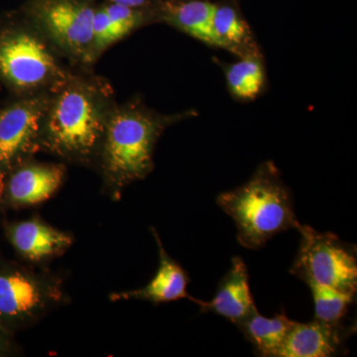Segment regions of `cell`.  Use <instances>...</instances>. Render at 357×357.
Segmentation results:
<instances>
[{
    "label": "cell",
    "mask_w": 357,
    "mask_h": 357,
    "mask_svg": "<svg viewBox=\"0 0 357 357\" xmlns=\"http://www.w3.org/2000/svg\"><path fill=\"white\" fill-rule=\"evenodd\" d=\"M217 203L236 222L238 243L252 250L300 225L290 192L270 165L260 169L245 185L220 194Z\"/></svg>",
    "instance_id": "6da1fadb"
},
{
    "label": "cell",
    "mask_w": 357,
    "mask_h": 357,
    "mask_svg": "<svg viewBox=\"0 0 357 357\" xmlns=\"http://www.w3.org/2000/svg\"><path fill=\"white\" fill-rule=\"evenodd\" d=\"M301 243L290 272L305 283H316L356 296V250L331 232L298 225Z\"/></svg>",
    "instance_id": "7a4b0ae2"
},
{
    "label": "cell",
    "mask_w": 357,
    "mask_h": 357,
    "mask_svg": "<svg viewBox=\"0 0 357 357\" xmlns=\"http://www.w3.org/2000/svg\"><path fill=\"white\" fill-rule=\"evenodd\" d=\"M157 126L137 112L115 115L107 131V160L110 172L121 181L146 175L152 165Z\"/></svg>",
    "instance_id": "3957f363"
},
{
    "label": "cell",
    "mask_w": 357,
    "mask_h": 357,
    "mask_svg": "<svg viewBox=\"0 0 357 357\" xmlns=\"http://www.w3.org/2000/svg\"><path fill=\"white\" fill-rule=\"evenodd\" d=\"M102 131L96 103L82 89H69L59 98L52 110L49 133L54 144L68 152H88Z\"/></svg>",
    "instance_id": "277c9868"
},
{
    "label": "cell",
    "mask_w": 357,
    "mask_h": 357,
    "mask_svg": "<svg viewBox=\"0 0 357 357\" xmlns=\"http://www.w3.org/2000/svg\"><path fill=\"white\" fill-rule=\"evenodd\" d=\"M29 13L67 50L82 56L93 48L91 0H33Z\"/></svg>",
    "instance_id": "5b68a950"
},
{
    "label": "cell",
    "mask_w": 357,
    "mask_h": 357,
    "mask_svg": "<svg viewBox=\"0 0 357 357\" xmlns=\"http://www.w3.org/2000/svg\"><path fill=\"white\" fill-rule=\"evenodd\" d=\"M57 72L55 61L38 39L17 33L0 41V73L16 86L35 88Z\"/></svg>",
    "instance_id": "8992f818"
},
{
    "label": "cell",
    "mask_w": 357,
    "mask_h": 357,
    "mask_svg": "<svg viewBox=\"0 0 357 357\" xmlns=\"http://www.w3.org/2000/svg\"><path fill=\"white\" fill-rule=\"evenodd\" d=\"M191 301L202 312H213L236 326L257 311L249 286L248 268L241 257L232 258L231 266L220 281L213 299L206 302L192 297Z\"/></svg>",
    "instance_id": "52a82bcc"
},
{
    "label": "cell",
    "mask_w": 357,
    "mask_h": 357,
    "mask_svg": "<svg viewBox=\"0 0 357 357\" xmlns=\"http://www.w3.org/2000/svg\"><path fill=\"white\" fill-rule=\"evenodd\" d=\"M53 297L52 289L35 277L20 271L0 273V317L33 318Z\"/></svg>",
    "instance_id": "ba28073f"
},
{
    "label": "cell",
    "mask_w": 357,
    "mask_h": 357,
    "mask_svg": "<svg viewBox=\"0 0 357 357\" xmlns=\"http://www.w3.org/2000/svg\"><path fill=\"white\" fill-rule=\"evenodd\" d=\"M347 330L314 319L309 323L295 321L277 357H328L337 354Z\"/></svg>",
    "instance_id": "9c48e42d"
},
{
    "label": "cell",
    "mask_w": 357,
    "mask_h": 357,
    "mask_svg": "<svg viewBox=\"0 0 357 357\" xmlns=\"http://www.w3.org/2000/svg\"><path fill=\"white\" fill-rule=\"evenodd\" d=\"M153 232L160 253L159 267L153 279L144 288L114 294L112 296V300L140 299L153 303H165L181 299H192V296L188 293V274L177 262L174 261L167 255L158 234L156 231Z\"/></svg>",
    "instance_id": "30bf717a"
},
{
    "label": "cell",
    "mask_w": 357,
    "mask_h": 357,
    "mask_svg": "<svg viewBox=\"0 0 357 357\" xmlns=\"http://www.w3.org/2000/svg\"><path fill=\"white\" fill-rule=\"evenodd\" d=\"M42 112L35 102L10 107L0 115V162L11 161L31 143Z\"/></svg>",
    "instance_id": "8fae6325"
},
{
    "label": "cell",
    "mask_w": 357,
    "mask_h": 357,
    "mask_svg": "<svg viewBox=\"0 0 357 357\" xmlns=\"http://www.w3.org/2000/svg\"><path fill=\"white\" fill-rule=\"evenodd\" d=\"M10 237L16 249L32 260L57 255L72 243V238L67 234L37 220L14 225Z\"/></svg>",
    "instance_id": "7c38bea8"
},
{
    "label": "cell",
    "mask_w": 357,
    "mask_h": 357,
    "mask_svg": "<svg viewBox=\"0 0 357 357\" xmlns=\"http://www.w3.org/2000/svg\"><path fill=\"white\" fill-rule=\"evenodd\" d=\"M63 177L64 173L58 167H26L11 178L9 195L13 201L17 204L41 203L57 191Z\"/></svg>",
    "instance_id": "4fadbf2b"
},
{
    "label": "cell",
    "mask_w": 357,
    "mask_h": 357,
    "mask_svg": "<svg viewBox=\"0 0 357 357\" xmlns=\"http://www.w3.org/2000/svg\"><path fill=\"white\" fill-rule=\"evenodd\" d=\"M294 323L285 312H280L273 318H265L257 310L236 326L255 347L258 356L277 357Z\"/></svg>",
    "instance_id": "5bb4252c"
},
{
    "label": "cell",
    "mask_w": 357,
    "mask_h": 357,
    "mask_svg": "<svg viewBox=\"0 0 357 357\" xmlns=\"http://www.w3.org/2000/svg\"><path fill=\"white\" fill-rule=\"evenodd\" d=\"M215 6L206 1H189L168 4L166 13L174 24L195 38L211 45L222 47L213 30V17Z\"/></svg>",
    "instance_id": "9a60e30c"
},
{
    "label": "cell",
    "mask_w": 357,
    "mask_h": 357,
    "mask_svg": "<svg viewBox=\"0 0 357 357\" xmlns=\"http://www.w3.org/2000/svg\"><path fill=\"white\" fill-rule=\"evenodd\" d=\"M307 285L311 289L314 300V319L331 325H340L354 302V296L316 283Z\"/></svg>",
    "instance_id": "2e32d148"
},
{
    "label": "cell",
    "mask_w": 357,
    "mask_h": 357,
    "mask_svg": "<svg viewBox=\"0 0 357 357\" xmlns=\"http://www.w3.org/2000/svg\"><path fill=\"white\" fill-rule=\"evenodd\" d=\"M227 81L232 93L238 98H255L264 83L262 66L253 58L239 61L229 68Z\"/></svg>",
    "instance_id": "e0dca14e"
},
{
    "label": "cell",
    "mask_w": 357,
    "mask_h": 357,
    "mask_svg": "<svg viewBox=\"0 0 357 357\" xmlns=\"http://www.w3.org/2000/svg\"><path fill=\"white\" fill-rule=\"evenodd\" d=\"M213 30L222 48L234 49L248 35L245 23L229 6H215Z\"/></svg>",
    "instance_id": "ac0fdd59"
},
{
    "label": "cell",
    "mask_w": 357,
    "mask_h": 357,
    "mask_svg": "<svg viewBox=\"0 0 357 357\" xmlns=\"http://www.w3.org/2000/svg\"><path fill=\"white\" fill-rule=\"evenodd\" d=\"M110 21L114 24L119 38L128 35L139 24L142 16L137 9L130 8L119 4L112 3L102 7Z\"/></svg>",
    "instance_id": "d6986e66"
},
{
    "label": "cell",
    "mask_w": 357,
    "mask_h": 357,
    "mask_svg": "<svg viewBox=\"0 0 357 357\" xmlns=\"http://www.w3.org/2000/svg\"><path fill=\"white\" fill-rule=\"evenodd\" d=\"M93 48L102 49L119 40V34L103 8L96 9L93 22Z\"/></svg>",
    "instance_id": "ffe728a7"
},
{
    "label": "cell",
    "mask_w": 357,
    "mask_h": 357,
    "mask_svg": "<svg viewBox=\"0 0 357 357\" xmlns=\"http://www.w3.org/2000/svg\"><path fill=\"white\" fill-rule=\"evenodd\" d=\"M112 3L119 4L130 8L138 9L139 7L144 6L149 0H109Z\"/></svg>",
    "instance_id": "44dd1931"
},
{
    "label": "cell",
    "mask_w": 357,
    "mask_h": 357,
    "mask_svg": "<svg viewBox=\"0 0 357 357\" xmlns=\"http://www.w3.org/2000/svg\"><path fill=\"white\" fill-rule=\"evenodd\" d=\"M2 191H3V176L0 174V196H1Z\"/></svg>",
    "instance_id": "7402d4cb"
},
{
    "label": "cell",
    "mask_w": 357,
    "mask_h": 357,
    "mask_svg": "<svg viewBox=\"0 0 357 357\" xmlns=\"http://www.w3.org/2000/svg\"><path fill=\"white\" fill-rule=\"evenodd\" d=\"M3 347V337H2L1 333H0V349Z\"/></svg>",
    "instance_id": "603a6c76"
}]
</instances>
